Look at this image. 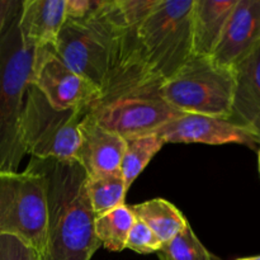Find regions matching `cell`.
I'll return each mask as SVG.
<instances>
[{
  "label": "cell",
  "instance_id": "obj_1",
  "mask_svg": "<svg viewBox=\"0 0 260 260\" xmlns=\"http://www.w3.org/2000/svg\"><path fill=\"white\" fill-rule=\"evenodd\" d=\"M29 167L45 178L47 225L40 260H90L101 243L86 194V174L78 161L32 157Z\"/></svg>",
  "mask_w": 260,
  "mask_h": 260
},
{
  "label": "cell",
  "instance_id": "obj_2",
  "mask_svg": "<svg viewBox=\"0 0 260 260\" xmlns=\"http://www.w3.org/2000/svg\"><path fill=\"white\" fill-rule=\"evenodd\" d=\"M123 24L116 0H102L86 17L65 19L53 51L69 69L94 84L102 93L114 69Z\"/></svg>",
  "mask_w": 260,
  "mask_h": 260
},
{
  "label": "cell",
  "instance_id": "obj_3",
  "mask_svg": "<svg viewBox=\"0 0 260 260\" xmlns=\"http://www.w3.org/2000/svg\"><path fill=\"white\" fill-rule=\"evenodd\" d=\"M20 3L15 5L0 37V173H17L25 155L20 118L36 48L20 33Z\"/></svg>",
  "mask_w": 260,
  "mask_h": 260
},
{
  "label": "cell",
  "instance_id": "obj_4",
  "mask_svg": "<svg viewBox=\"0 0 260 260\" xmlns=\"http://www.w3.org/2000/svg\"><path fill=\"white\" fill-rule=\"evenodd\" d=\"M193 3L194 0H159L136 27L140 56L160 83L172 78L193 55Z\"/></svg>",
  "mask_w": 260,
  "mask_h": 260
},
{
  "label": "cell",
  "instance_id": "obj_5",
  "mask_svg": "<svg viewBox=\"0 0 260 260\" xmlns=\"http://www.w3.org/2000/svg\"><path fill=\"white\" fill-rule=\"evenodd\" d=\"M235 86L234 69L218 65L211 56L192 55L160 85V94L180 113L230 118Z\"/></svg>",
  "mask_w": 260,
  "mask_h": 260
},
{
  "label": "cell",
  "instance_id": "obj_6",
  "mask_svg": "<svg viewBox=\"0 0 260 260\" xmlns=\"http://www.w3.org/2000/svg\"><path fill=\"white\" fill-rule=\"evenodd\" d=\"M89 107L56 109L37 86L29 83L24 95L20 137L25 154L40 160L75 161L80 145L79 124Z\"/></svg>",
  "mask_w": 260,
  "mask_h": 260
},
{
  "label": "cell",
  "instance_id": "obj_7",
  "mask_svg": "<svg viewBox=\"0 0 260 260\" xmlns=\"http://www.w3.org/2000/svg\"><path fill=\"white\" fill-rule=\"evenodd\" d=\"M47 206L45 178L28 165L24 172L0 173V235H14L42 255Z\"/></svg>",
  "mask_w": 260,
  "mask_h": 260
},
{
  "label": "cell",
  "instance_id": "obj_8",
  "mask_svg": "<svg viewBox=\"0 0 260 260\" xmlns=\"http://www.w3.org/2000/svg\"><path fill=\"white\" fill-rule=\"evenodd\" d=\"M180 114L162 99L160 85L101 99L88 109L95 123L124 140L155 134Z\"/></svg>",
  "mask_w": 260,
  "mask_h": 260
},
{
  "label": "cell",
  "instance_id": "obj_9",
  "mask_svg": "<svg viewBox=\"0 0 260 260\" xmlns=\"http://www.w3.org/2000/svg\"><path fill=\"white\" fill-rule=\"evenodd\" d=\"M30 84L56 109L85 108L101 98V90L69 69L56 56L53 47L36 50Z\"/></svg>",
  "mask_w": 260,
  "mask_h": 260
},
{
  "label": "cell",
  "instance_id": "obj_10",
  "mask_svg": "<svg viewBox=\"0 0 260 260\" xmlns=\"http://www.w3.org/2000/svg\"><path fill=\"white\" fill-rule=\"evenodd\" d=\"M155 134L165 144H238L255 147L260 140L250 129L222 117L183 113Z\"/></svg>",
  "mask_w": 260,
  "mask_h": 260
},
{
  "label": "cell",
  "instance_id": "obj_11",
  "mask_svg": "<svg viewBox=\"0 0 260 260\" xmlns=\"http://www.w3.org/2000/svg\"><path fill=\"white\" fill-rule=\"evenodd\" d=\"M260 45V0H238L211 57L235 70Z\"/></svg>",
  "mask_w": 260,
  "mask_h": 260
},
{
  "label": "cell",
  "instance_id": "obj_12",
  "mask_svg": "<svg viewBox=\"0 0 260 260\" xmlns=\"http://www.w3.org/2000/svg\"><path fill=\"white\" fill-rule=\"evenodd\" d=\"M80 145L75 161L80 164L88 177L118 172L121 169L126 140L99 126L88 116L79 124Z\"/></svg>",
  "mask_w": 260,
  "mask_h": 260
},
{
  "label": "cell",
  "instance_id": "obj_13",
  "mask_svg": "<svg viewBox=\"0 0 260 260\" xmlns=\"http://www.w3.org/2000/svg\"><path fill=\"white\" fill-rule=\"evenodd\" d=\"M66 0H24L20 3L19 29L36 50L55 47L66 19Z\"/></svg>",
  "mask_w": 260,
  "mask_h": 260
},
{
  "label": "cell",
  "instance_id": "obj_14",
  "mask_svg": "<svg viewBox=\"0 0 260 260\" xmlns=\"http://www.w3.org/2000/svg\"><path fill=\"white\" fill-rule=\"evenodd\" d=\"M235 81L230 119L260 140V45L235 69Z\"/></svg>",
  "mask_w": 260,
  "mask_h": 260
},
{
  "label": "cell",
  "instance_id": "obj_15",
  "mask_svg": "<svg viewBox=\"0 0 260 260\" xmlns=\"http://www.w3.org/2000/svg\"><path fill=\"white\" fill-rule=\"evenodd\" d=\"M238 0H194L192 10V51L212 56Z\"/></svg>",
  "mask_w": 260,
  "mask_h": 260
},
{
  "label": "cell",
  "instance_id": "obj_16",
  "mask_svg": "<svg viewBox=\"0 0 260 260\" xmlns=\"http://www.w3.org/2000/svg\"><path fill=\"white\" fill-rule=\"evenodd\" d=\"M136 220L144 222L162 244L179 235L189 223L169 201L154 198L129 207Z\"/></svg>",
  "mask_w": 260,
  "mask_h": 260
},
{
  "label": "cell",
  "instance_id": "obj_17",
  "mask_svg": "<svg viewBox=\"0 0 260 260\" xmlns=\"http://www.w3.org/2000/svg\"><path fill=\"white\" fill-rule=\"evenodd\" d=\"M85 188L95 217L124 205L128 190L121 170L91 177L86 175Z\"/></svg>",
  "mask_w": 260,
  "mask_h": 260
},
{
  "label": "cell",
  "instance_id": "obj_18",
  "mask_svg": "<svg viewBox=\"0 0 260 260\" xmlns=\"http://www.w3.org/2000/svg\"><path fill=\"white\" fill-rule=\"evenodd\" d=\"M136 217L128 206L122 205L114 210L96 216L94 231L101 245L107 250L122 251L126 249L127 239Z\"/></svg>",
  "mask_w": 260,
  "mask_h": 260
},
{
  "label": "cell",
  "instance_id": "obj_19",
  "mask_svg": "<svg viewBox=\"0 0 260 260\" xmlns=\"http://www.w3.org/2000/svg\"><path fill=\"white\" fill-rule=\"evenodd\" d=\"M165 142L156 134L126 139V147L119 170L127 188L131 187L152 157L161 150Z\"/></svg>",
  "mask_w": 260,
  "mask_h": 260
},
{
  "label": "cell",
  "instance_id": "obj_20",
  "mask_svg": "<svg viewBox=\"0 0 260 260\" xmlns=\"http://www.w3.org/2000/svg\"><path fill=\"white\" fill-rule=\"evenodd\" d=\"M156 254L160 260H218L201 243L190 225L174 239L162 244Z\"/></svg>",
  "mask_w": 260,
  "mask_h": 260
},
{
  "label": "cell",
  "instance_id": "obj_21",
  "mask_svg": "<svg viewBox=\"0 0 260 260\" xmlns=\"http://www.w3.org/2000/svg\"><path fill=\"white\" fill-rule=\"evenodd\" d=\"M162 243L156 235L141 221L136 220L129 231L126 243V249L136 251L139 254L157 253L161 249Z\"/></svg>",
  "mask_w": 260,
  "mask_h": 260
},
{
  "label": "cell",
  "instance_id": "obj_22",
  "mask_svg": "<svg viewBox=\"0 0 260 260\" xmlns=\"http://www.w3.org/2000/svg\"><path fill=\"white\" fill-rule=\"evenodd\" d=\"M122 18L129 27H137L154 10L159 0H116Z\"/></svg>",
  "mask_w": 260,
  "mask_h": 260
},
{
  "label": "cell",
  "instance_id": "obj_23",
  "mask_svg": "<svg viewBox=\"0 0 260 260\" xmlns=\"http://www.w3.org/2000/svg\"><path fill=\"white\" fill-rule=\"evenodd\" d=\"M0 260H40L32 246L14 235H0Z\"/></svg>",
  "mask_w": 260,
  "mask_h": 260
},
{
  "label": "cell",
  "instance_id": "obj_24",
  "mask_svg": "<svg viewBox=\"0 0 260 260\" xmlns=\"http://www.w3.org/2000/svg\"><path fill=\"white\" fill-rule=\"evenodd\" d=\"M102 0H66V19H81L99 7Z\"/></svg>",
  "mask_w": 260,
  "mask_h": 260
},
{
  "label": "cell",
  "instance_id": "obj_25",
  "mask_svg": "<svg viewBox=\"0 0 260 260\" xmlns=\"http://www.w3.org/2000/svg\"><path fill=\"white\" fill-rule=\"evenodd\" d=\"M17 4V0H0V37Z\"/></svg>",
  "mask_w": 260,
  "mask_h": 260
},
{
  "label": "cell",
  "instance_id": "obj_26",
  "mask_svg": "<svg viewBox=\"0 0 260 260\" xmlns=\"http://www.w3.org/2000/svg\"><path fill=\"white\" fill-rule=\"evenodd\" d=\"M236 260H260V255L250 256V258H241V259H236Z\"/></svg>",
  "mask_w": 260,
  "mask_h": 260
},
{
  "label": "cell",
  "instance_id": "obj_27",
  "mask_svg": "<svg viewBox=\"0 0 260 260\" xmlns=\"http://www.w3.org/2000/svg\"><path fill=\"white\" fill-rule=\"evenodd\" d=\"M259 170H260V149H259Z\"/></svg>",
  "mask_w": 260,
  "mask_h": 260
}]
</instances>
